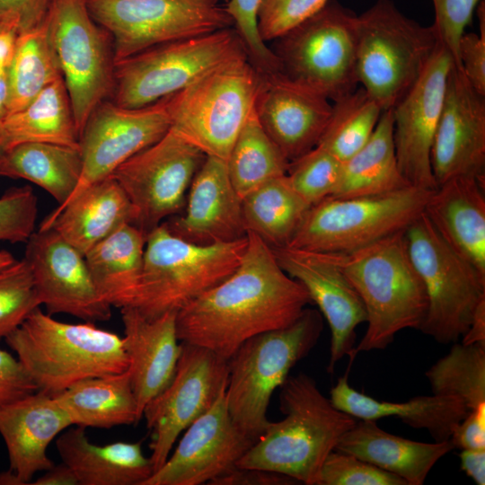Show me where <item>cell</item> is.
I'll list each match as a JSON object with an SVG mask.
<instances>
[{
    "mask_svg": "<svg viewBox=\"0 0 485 485\" xmlns=\"http://www.w3.org/2000/svg\"><path fill=\"white\" fill-rule=\"evenodd\" d=\"M206 156L170 128L158 141L121 163L110 177L135 209L133 225L147 236L164 218L179 212Z\"/></svg>",
    "mask_w": 485,
    "mask_h": 485,
    "instance_id": "cell-15",
    "label": "cell"
},
{
    "mask_svg": "<svg viewBox=\"0 0 485 485\" xmlns=\"http://www.w3.org/2000/svg\"><path fill=\"white\" fill-rule=\"evenodd\" d=\"M94 21L111 36L115 63L147 48L233 26L213 0H87Z\"/></svg>",
    "mask_w": 485,
    "mask_h": 485,
    "instance_id": "cell-14",
    "label": "cell"
},
{
    "mask_svg": "<svg viewBox=\"0 0 485 485\" xmlns=\"http://www.w3.org/2000/svg\"><path fill=\"white\" fill-rule=\"evenodd\" d=\"M433 190L409 186L379 195L327 198L312 206L287 246L348 253L405 231Z\"/></svg>",
    "mask_w": 485,
    "mask_h": 485,
    "instance_id": "cell-10",
    "label": "cell"
},
{
    "mask_svg": "<svg viewBox=\"0 0 485 485\" xmlns=\"http://www.w3.org/2000/svg\"><path fill=\"white\" fill-rule=\"evenodd\" d=\"M184 431L174 451L143 485H209L236 467L255 442L231 418L225 390Z\"/></svg>",
    "mask_w": 485,
    "mask_h": 485,
    "instance_id": "cell-20",
    "label": "cell"
},
{
    "mask_svg": "<svg viewBox=\"0 0 485 485\" xmlns=\"http://www.w3.org/2000/svg\"><path fill=\"white\" fill-rule=\"evenodd\" d=\"M0 484L22 485L18 477L10 470L0 473Z\"/></svg>",
    "mask_w": 485,
    "mask_h": 485,
    "instance_id": "cell-59",
    "label": "cell"
},
{
    "mask_svg": "<svg viewBox=\"0 0 485 485\" xmlns=\"http://www.w3.org/2000/svg\"><path fill=\"white\" fill-rule=\"evenodd\" d=\"M237 269L176 315L181 342L228 360L247 340L294 322L312 303L301 283L278 265L271 248L246 233Z\"/></svg>",
    "mask_w": 485,
    "mask_h": 485,
    "instance_id": "cell-1",
    "label": "cell"
},
{
    "mask_svg": "<svg viewBox=\"0 0 485 485\" xmlns=\"http://www.w3.org/2000/svg\"><path fill=\"white\" fill-rule=\"evenodd\" d=\"M480 34L464 32L458 45L461 68L470 84L485 96V3L477 8Z\"/></svg>",
    "mask_w": 485,
    "mask_h": 485,
    "instance_id": "cell-49",
    "label": "cell"
},
{
    "mask_svg": "<svg viewBox=\"0 0 485 485\" xmlns=\"http://www.w3.org/2000/svg\"><path fill=\"white\" fill-rule=\"evenodd\" d=\"M312 206L287 174L271 179L242 199L244 227L270 248L287 246Z\"/></svg>",
    "mask_w": 485,
    "mask_h": 485,
    "instance_id": "cell-37",
    "label": "cell"
},
{
    "mask_svg": "<svg viewBox=\"0 0 485 485\" xmlns=\"http://www.w3.org/2000/svg\"><path fill=\"white\" fill-rule=\"evenodd\" d=\"M24 259L47 313H66L88 322L110 319L112 307L100 295L84 254L54 229L33 233Z\"/></svg>",
    "mask_w": 485,
    "mask_h": 485,
    "instance_id": "cell-18",
    "label": "cell"
},
{
    "mask_svg": "<svg viewBox=\"0 0 485 485\" xmlns=\"http://www.w3.org/2000/svg\"><path fill=\"white\" fill-rule=\"evenodd\" d=\"M293 478L259 468L234 467L212 481L209 485H295Z\"/></svg>",
    "mask_w": 485,
    "mask_h": 485,
    "instance_id": "cell-53",
    "label": "cell"
},
{
    "mask_svg": "<svg viewBox=\"0 0 485 485\" xmlns=\"http://www.w3.org/2000/svg\"><path fill=\"white\" fill-rule=\"evenodd\" d=\"M430 163L436 187L459 176L485 181V96L454 64L447 76Z\"/></svg>",
    "mask_w": 485,
    "mask_h": 485,
    "instance_id": "cell-22",
    "label": "cell"
},
{
    "mask_svg": "<svg viewBox=\"0 0 485 485\" xmlns=\"http://www.w3.org/2000/svg\"><path fill=\"white\" fill-rule=\"evenodd\" d=\"M31 142L80 148L79 133L63 78L47 86L25 108L0 122L1 152Z\"/></svg>",
    "mask_w": 485,
    "mask_h": 485,
    "instance_id": "cell-34",
    "label": "cell"
},
{
    "mask_svg": "<svg viewBox=\"0 0 485 485\" xmlns=\"http://www.w3.org/2000/svg\"><path fill=\"white\" fill-rule=\"evenodd\" d=\"M146 235L126 224L98 242L85 254L93 283L111 307H130L137 290Z\"/></svg>",
    "mask_w": 485,
    "mask_h": 485,
    "instance_id": "cell-33",
    "label": "cell"
},
{
    "mask_svg": "<svg viewBox=\"0 0 485 485\" xmlns=\"http://www.w3.org/2000/svg\"><path fill=\"white\" fill-rule=\"evenodd\" d=\"M461 470L477 485L485 484V449H462Z\"/></svg>",
    "mask_w": 485,
    "mask_h": 485,
    "instance_id": "cell-54",
    "label": "cell"
},
{
    "mask_svg": "<svg viewBox=\"0 0 485 485\" xmlns=\"http://www.w3.org/2000/svg\"><path fill=\"white\" fill-rule=\"evenodd\" d=\"M439 40L422 76L392 110L393 143L400 171L411 185L435 190L430 154L439 122L447 76L454 65Z\"/></svg>",
    "mask_w": 485,
    "mask_h": 485,
    "instance_id": "cell-21",
    "label": "cell"
},
{
    "mask_svg": "<svg viewBox=\"0 0 485 485\" xmlns=\"http://www.w3.org/2000/svg\"><path fill=\"white\" fill-rule=\"evenodd\" d=\"M342 162L322 147L314 148L289 163L287 177L293 189L311 206L334 193Z\"/></svg>",
    "mask_w": 485,
    "mask_h": 485,
    "instance_id": "cell-42",
    "label": "cell"
},
{
    "mask_svg": "<svg viewBox=\"0 0 485 485\" xmlns=\"http://www.w3.org/2000/svg\"><path fill=\"white\" fill-rule=\"evenodd\" d=\"M357 17L337 0L273 40L280 72L335 101L358 87Z\"/></svg>",
    "mask_w": 485,
    "mask_h": 485,
    "instance_id": "cell-9",
    "label": "cell"
},
{
    "mask_svg": "<svg viewBox=\"0 0 485 485\" xmlns=\"http://www.w3.org/2000/svg\"><path fill=\"white\" fill-rule=\"evenodd\" d=\"M17 35L11 30H0V64H10Z\"/></svg>",
    "mask_w": 485,
    "mask_h": 485,
    "instance_id": "cell-57",
    "label": "cell"
},
{
    "mask_svg": "<svg viewBox=\"0 0 485 485\" xmlns=\"http://www.w3.org/2000/svg\"><path fill=\"white\" fill-rule=\"evenodd\" d=\"M439 39L434 25L403 14L392 0H377L357 17V75L383 111L413 89Z\"/></svg>",
    "mask_w": 485,
    "mask_h": 485,
    "instance_id": "cell-7",
    "label": "cell"
},
{
    "mask_svg": "<svg viewBox=\"0 0 485 485\" xmlns=\"http://www.w3.org/2000/svg\"><path fill=\"white\" fill-rule=\"evenodd\" d=\"M485 181L452 178L433 190L424 215L442 239L485 276Z\"/></svg>",
    "mask_w": 485,
    "mask_h": 485,
    "instance_id": "cell-27",
    "label": "cell"
},
{
    "mask_svg": "<svg viewBox=\"0 0 485 485\" xmlns=\"http://www.w3.org/2000/svg\"><path fill=\"white\" fill-rule=\"evenodd\" d=\"M39 391L22 362L0 349V406H4Z\"/></svg>",
    "mask_w": 485,
    "mask_h": 485,
    "instance_id": "cell-50",
    "label": "cell"
},
{
    "mask_svg": "<svg viewBox=\"0 0 485 485\" xmlns=\"http://www.w3.org/2000/svg\"><path fill=\"white\" fill-rule=\"evenodd\" d=\"M56 446L79 485H143L153 474L140 441L100 445L89 441L84 428L76 426L59 434Z\"/></svg>",
    "mask_w": 485,
    "mask_h": 485,
    "instance_id": "cell-31",
    "label": "cell"
},
{
    "mask_svg": "<svg viewBox=\"0 0 485 485\" xmlns=\"http://www.w3.org/2000/svg\"><path fill=\"white\" fill-rule=\"evenodd\" d=\"M4 340L39 391L51 395L81 380L128 367L122 337L93 322L57 321L40 307Z\"/></svg>",
    "mask_w": 485,
    "mask_h": 485,
    "instance_id": "cell-4",
    "label": "cell"
},
{
    "mask_svg": "<svg viewBox=\"0 0 485 485\" xmlns=\"http://www.w3.org/2000/svg\"><path fill=\"white\" fill-rule=\"evenodd\" d=\"M383 110L363 87L333 101L331 114L318 142L341 162L357 152L374 133Z\"/></svg>",
    "mask_w": 485,
    "mask_h": 485,
    "instance_id": "cell-40",
    "label": "cell"
},
{
    "mask_svg": "<svg viewBox=\"0 0 485 485\" xmlns=\"http://www.w3.org/2000/svg\"><path fill=\"white\" fill-rule=\"evenodd\" d=\"M70 426L55 397L41 391L0 406V434L7 448L9 470L22 485L31 484L36 472L54 465L48 447Z\"/></svg>",
    "mask_w": 485,
    "mask_h": 485,
    "instance_id": "cell-26",
    "label": "cell"
},
{
    "mask_svg": "<svg viewBox=\"0 0 485 485\" xmlns=\"http://www.w3.org/2000/svg\"><path fill=\"white\" fill-rule=\"evenodd\" d=\"M318 485H407L401 478L351 454L334 449L327 456Z\"/></svg>",
    "mask_w": 485,
    "mask_h": 485,
    "instance_id": "cell-45",
    "label": "cell"
},
{
    "mask_svg": "<svg viewBox=\"0 0 485 485\" xmlns=\"http://www.w3.org/2000/svg\"><path fill=\"white\" fill-rule=\"evenodd\" d=\"M259 81L247 57L211 69L163 98L170 128L207 156L226 162L253 109Z\"/></svg>",
    "mask_w": 485,
    "mask_h": 485,
    "instance_id": "cell-8",
    "label": "cell"
},
{
    "mask_svg": "<svg viewBox=\"0 0 485 485\" xmlns=\"http://www.w3.org/2000/svg\"><path fill=\"white\" fill-rule=\"evenodd\" d=\"M59 78L61 69L43 22L18 34L8 66L7 116L25 108Z\"/></svg>",
    "mask_w": 485,
    "mask_h": 485,
    "instance_id": "cell-38",
    "label": "cell"
},
{
    "mask_svg": "<svg viewBox=\"0 0 485 485\" xmlns=\"http://www.w3.org/2000/svg\"><path fill=\"white\" fill-rule=\"evenodd\" d=\"M280 268L307 291L331 331L330 359L332 373L345 356L352 357L356 328L366 322L364 304L332 252L289 246L271 248Z\"/></svg>",
    "mask_w": 485,
    "mask_h": 485,
    "instance_id": "cell-19",
    "label": "cell"
},
{
    "mask_svg": "<svg viewBox=\"0 0 485 485\" xmlns=\"http://www.w3.org/2000/svg\"><path fill=\"white\" fill-rule=\"evenodd\" d=\"M15 260H16L10 252L6 251H0V269L11 265Z\"/></svg>",
    "mask_w": 485,
    "mask_h": 485,
    "instance_id": "cell-60",
    "label": "cell"
},
{
    "mask_svg": "<svg viewBox=\"0 0 485 485\" xmlns=\"http://www.w3.org/2000/svg\"><path fill=\"white\" fill-rule=\"evenodd\" d=\"M322 330V313L306 307L288 326L247 340L227 360V409L251 439L256 441L269 423L267 412L274 392L316 346Z\"/></svg>",
    "mask_w": 485,
    "mask_h": 485,
    "instance_id": "cell-6",
    "label": "cell"
},
{
    "mask_svg": "<svg viewBox=\"0 0 485 485\" xmlns=\"http://www.w3.org/2000/svg\"><path fill=\"white\" fill-rule=\"evenodd\" d=\"M279 389L284 418L269 421L236 466L265 469L299 484L318 485L327 456L357 419L337 409L307 374L288 375Z\"/></svg>",
    "mask_w": 485,
    "mask_h": 485,
    "instance_id": "cell-2",
    "label": "cell"
},
{
    "mask_svg": "<svg viewBox=\"0 0 485 485\" xmlns=\"http://www.w3.org/2000/svg\"><path fill=\"white\" fill-rule=\"evenodd\" d=\"M225 163L231 182L241 199L264 182L286 175L289 165L261 127L254 108Z\"/></svg>",
    "mask_w": 485,
    "mask_h": 485,
    "instance_id": "cell-39",
    "label": "cell"
},
{
    "mask_svg": "<svg viewBox=\"0 0 485 485\" xmlns=\"http://www.w3.org/2000/svg\"><path fill=\"white\" fill-rule=\"evenodd\" d=\"M163 224L174 235L198 245L246 236L242 199L231 182L225 161L206 156L189 188L185 214Z\"/></svg>",
    "mask_w": 485,
    "mask_h": 485,
    "instance_id": "cell-24",
    "label": "cell"
},
{
    "mask_svg": "<svg viewBox=\"0 0 485 485\" xmlns=\"http://www.w3.org/2000/svg\"><path fill=\"white\" fill-rule=\"evenodd\" d=\"M253 108L267 135L290 163L318 145L332 104L277 72L260 73Z\"/></svg>",
    "mask_w": 485,
    "mask_h": 485,
    "instance_id": "cell-23",
    "label": "cell"
},
{
    "mask_svg": "<svg viewBox=\"0 0 485 485\" xmlns=\"http://www.w3.org/2000/svg\"><path fill=\"white\" fill-rule=\"evenodd\" d=\"M462 338L463 344H485V298L477 305L470 326Z\"/></svg>",
    "mask_w": 485,
    "mask_h": 485,
    "instance_id": "cell-56",
    "label": "cell"
},
{
    "mask_svg": "<svg viewBox=\"0 0 485 485\" xmlns=\"http://www.w3.org/2000/svg\"><path fill=\"white\" fill-rule=\"evenodd\" d=\"M246 245L247 236L230 242L194 244L160 224L146 236L130 307L148 319L178 313L229 277L239 266Z\"/></svg>",
    "mask_w": 485,
    "mask_h": 485,
    "instance_id": "cell-5",
    "label": "cell"
},
{
    "mask_svg": "<svg viewBox=\"0 0 485 485\" xmlns=\"http://www.w3.org/2000/svg\"><path fill=\"white\" fill-rule=\"evenodd\" d=\"M334 254L366 313L367 328L351 360L359 352L386 348L402 330L419 331L428 301L409 255L404 231L354 251Z\"/></svg>",
    "mask_w": 485,
    "mask_h": 485,
    "instance_id": "cell-3",
    "label": "cell"
},
{
    "mask_svg": "<svg viewBox=\"0 0 485 485\" xmlns=\"http://www.w3.org/2000/svg\"><path fill=\"white\" fill-rule=\"evenodd\" d=\"M260 0H228L225 7L240 36L248 59L260 73L280 71L278 58L261 39L258 29Z\"/></svg>",
    "mask_w": 485,
    "mask_h": 485,
    "instance_id": "cell-44",
    "label": "cell"
},
{
    "mask_svg": "<svg viewBox=\"0 0 485 485\" xmlns=\"http://www.w3.org/2000/svg\"><path fill=\"white\" fill-rule=\"evenodd\" d=\"M135 209L120 185L110 176L95 182L42 221L39 230L54 229L85 254L126 224H134Z\"/></svg>",
    "mask_w": 485,
    "mask_h": 485,
    "instance_id": "cell-28",
    "label": "cell"
},
{
    "mask_svg": "<svg viewBox=\"0 0 485 485\" xmlns=\"http://www.w3.org/2000/svg\"><path fill=\"white\" fill-rule=\"evenodd\" d=\"M38 200L31 186L8 189L0 197V241L26 242L34 233Z\"/></svg>",
    "mask_w": 485,
    "mask_h": 485,
    "instance_id": "cell-46",
    "label": "cell"
},
{
    "mask_svg": "<svg viewBox=\"0 0 485 485\" xmlns=\"http://www.w3.org/2000/svg\"><path fill=\"white\" fill-rule=\"evenodd\" d=\"M243 57L244 46L233 26L147 48L115 63L112 101L128 109L146 107Z\"/></svg>",
    "mask_w": 485,
    "mask_h": 485,
    "instance_id": "cell-11",
    "label": "cell"
},
{
    "mask_svg": "<svg viewBox=\"0 0 485 485\" xmlns=\"http://www.w3.org/2000/svg\"><path fill=\"white\" fill-rule=\"evenodd\" d=\"M409 186L411 185L401 174L396 158L392 110H384L368 141L342 162L340 182L331 197L379 195Z\"/></svg>",
    "mask_w": 485,
    "mask_h": 485,
    "instance_id": "cell-35",
    "label": "cell"
},
{
    "mask_svg": "<svg viewBox=\"0 0 485 485\" xmlns=\"http://www.w3.org/2000/svg\"><path fill=\"white\" fill-rule=\"evenodd\" d=\"M34 485H79L78 480L73 470L65 463L53 465L46 472L38 478Z\"/></svg>",
    "mask_w": 485,
    "mask_h": 485,
    "instance_id": "cell-55",
    "label": "cell"
},
{
    "mask_svg": "<svg viewBox=\"0 0 485 485\" xmlns=\"http://www.w3.org/2000/svg\"><path fill=\"white\" fill-rule=\"evenodd\" d=\"M181 343L172 381L143 410L151 434L153 473L167 460L180 435L212 407L227 385L226 359L205 348Z\"/></svg>",
    "mask_w": 485,
    "mask_h": 485,
    "instance_id": "cell-16",
    "label": "cell"
},
{
    "mask_svg": "<svg viewBox=\"0 0 485 485\" xmlns=\"http://www.w3.org/2000/svg\"><path fill=\"white\" fill-rule=\"evenodd\" d=\"M330 0H260L258 29L263 41L274 40L318 11Z\"/></svg>",
    "mask_w": 485,
    "mask_h": 485,
    "instance_id": "cell-47",
    "label": "cell"
},
{
    "mask_svg": "<svg viewBox=\"0 0 485 485\" xmlns=\"http://www.w3.org/2000/svg\"><path fill=\"white\" fill-rule=\"evenodd\" d=\"M449 440L461 450L485 449V403L469 410L455 426Z\"/></svg>",
    "mask_w": 485,
    "mask_h": 485,
    "instance_id": "cell-52",
    "label": "cell"
},
{
    "mask_svg": "<svg viewBox=\"0 0 485 485\" xmlns=\"http://www.w3.org/2000/svg\"><path fill=\"white\" fill-rule=\"evenodd\" d=\"M0 153H1V149H0Z\"/></svg>",
    "mask_w": 485,
    "mask_h": 485,
    "instance_id": "cell-62",
    "label": "cell"
},
{
    "mask_svg": "<svg viewBox=\"0 0 485 485\" xmlns=\"http://www.w3.org/2000/svg\"><path fill=\"white\" fill-rule=\"evenodd\" d=\"M404 236L428 301L419 331L440 344L457 342L485 298V276L442 239L424 213Z\"/></svg>",
    "mask_w": 485,
    "mask_h": 485,
    "instance_id": "cell-12",
    "label": "cell"
},
{
    "mask_svg": "<svg viewBox=\"0 0 485 485\" xmlns=\"http://www.w3.org/2000/svg\"><path fill=\"white\" fill-rule=\"evenodd\" d=\"M128 372L141 419L146 405L172 381L181 355L176 312L148 319L132 307L120 309Z\"/></svg>",
    "mask_w": 485,
    "mask_h": 485,
    "instance_id": "cell-25",
    "label": "cell"
},
{
    "mask_svg": "<svg viewBox=\"0 0 485 485\" xmlns=\"http://www.w3.org/2000/svg\"><path fill=\"white\" fill-rule=\"evenodd\" d=\"M481 1L482 0H432L435 9L433 25L438 39L451 53L454 65L460 68L459 41Z\"/></svg>",
    "mask_w": 485,
    "mask_h": 485,
    "instance_id": "cell-48",
    "label": "cell"
},
{
    "mask_svg": "<svg viewBox=\"0 0 485 485\" xmlns=\"http://www.w3.org/2000/svg\"><path fill=\"white\" fill-rule=\"evenodd\" d=\"M8 66L0 64V122L7 116L9 98Z\"/></svg>",
    "mask_w": 485,
    "mask_h": 485,
    "instance_id": "cell-58",
    "label": "cell"
},
{
    "mask_svg": "<svg viewBox=\"0 0 485 485\" xmlns=\"http://www.w3.org/2000/svg\"><path fill=\"white\" fill-rule=\"evenodd\" d=\"M53 396L77 427L110 428L141 420L128 369L81 380Z\"/></svg>",
    "mask_w": 485,
    "mask_h": 485,
    "instance_id": "cell-32",
    "label": "cell"
},
{
    "mask_svg": "<svg viewBox=\"0 0 485 485\" xmlns=\"http://www.w3.org/2000/svg\"><path fill=\"white\" fill-rule=\"evenodd\" d=\"M40 306L32 274L24 258L0 269V340Z\"/></svg>",
    "mask_w": 485,
    "mask_h": 485,
    "instance_id": "cell-43",
    "label": "cell"
},
{
    "mask_svg": "<svg viewBox=\"0 0 485 485\" xmlns=\"http://www.w3.org/2000/svg\"><path fill=\"white\" fill-rule=\"evenodd\" d=\"M82 167L80 148L57 144L22 143L0 153V176L29 181L58 205L74 192Z\"/></svg>",
    "mask_w": 485,
    "mask_h": 485,
    "instance_id": "cell-36",
    "label": "cell"
},
{
    "mask_svg": "<svg viewBox=\"0 0 485 485\" xmlns=\"http://www.w3.org/2000/svg\"><path fill=\"white\" fill-rule=\"evenodd\" d=\"M162 99L153 104L128 109L105 100L89 116L79 138L82 172L62 207L90 185L109 176L135 154L153 145L170 129Z\"/></svg>",
    "mask_w": 485,
    "mask_h": 485,
    "instance_id": "cell-17",
    "label": "cell"
},
{
    "mask_svg": "<svg viewBox=\"0 0 485 485\" xmlns=\"http://www.w3.org/2000/svg\"><path fill=\"white\" fill-rule=\"evenodd\" d=\"M48 4L49 0H0V30L20 34L39 26Z\"/></svg>",
    "mask_w": 485,
    "mask_h": 485,
    "instance_id": "cell-51",
    "label": "cell"
},
{
    "mask_svg": "<svg viewBox=\"0 0 485 485\" xmlns=\"http://www.w3.org/2000/svg\"><path fill=\"white\" fill-rule=\"evenodd\" d=\"M433 394L460 399L469 410L485 403V344L453 343L425 373Z\"/></svg>",
    "mask_w": 485,
    "mask_h": 485,
    "instance_id": "cell-41",
    "label": "cell"
},
{
    "mask_svg": "<svg viewBox=\"0 0 485 485\" xmlns=\"http://www.w3.org/2000/svg\"><path fill=\"white\" fill-rule=\"evenodd\" d=\"M335 449L391 472L407 485H422L433 466L454 447L450 440L413 441L386 432L378 427L376 420L359 419L344 434Z\"/></svg>",
    "mask_w": 485,
    "mask_h": 485,
    "instance_id": "cell-30",
    "label": "cell"
},
{
    "mask_svg": "<svg viewBox=\"0 0 485 485\" xmlns=\"http://www.w3.org/2000/svg\"><path fill=\"white\" fill-rule=\"evenodd\" d=\"M213 1L219 3V1H227V0H213Z\"/></svg>",
    "mask_w": 485,
    "mask_h": 485,
    "instance_id": "cell-61",
    "label": "cell"
},
{
    "mask_svg": "<svg viewBox=\"0 0 485 485\" xmlns=\"http://www.w3.org/2000/svg\"><path fill=\"white\" fill-rule=\"evenodd\" d=\"M330 400L337 409L355 419L398 418L413 428L426 429L436 442L449 440L455 426L469 412L465 404L453 396L420 395L404 402L378 401L350 386L348 375L338 379L330 392Z\"/></svg>",
    "mask_w": 485,
    "mask_h": 485,
    "instance_id": "cell-29",
    "label": "cell"
},
{
    "mask_svg": "<svg viewBox=\"0 0 485 485\" xmlns=\"http://www.w3.org/2000/svg\"><path fill=\"white\" fill-rule=\"evenodd\" d=\"M43 23L61 69L80 138L93 110L112 94V38L92 17L87 0H49Z\"/></svg>",
    "mask_w": 485,
    "mask_h": 485,
    "instance_id": "cell-13",
    "label": "cell"
}]
</instances>
